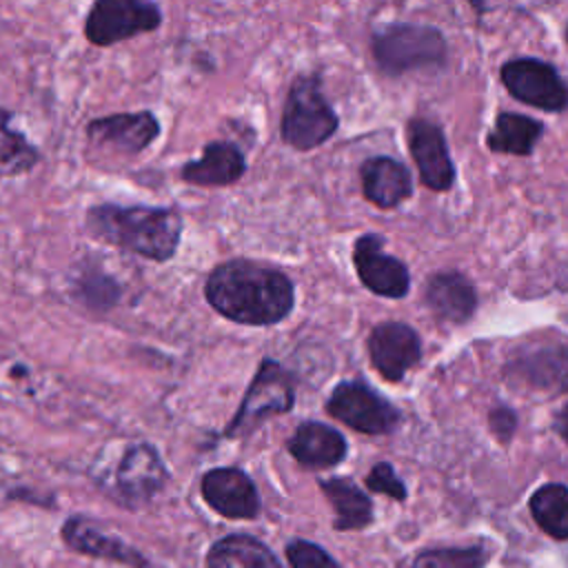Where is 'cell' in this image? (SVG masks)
Here are the masks:
<instances>
[{"instance_id":"1","label":"cell","mask_w":568,"mask_h":568,"mask_svg":"<svg viewBox=\"0 0 568 568\" xmlns=\"http://www.w3.org/2000/svg\"><path fill=\"white\" fill-rule=\"evenodd\" d=\"M204 297L215 313L235 324L273 326L291 315L295 286L280 268L237 257L209 273Z\"/></svg>"},{"instance_id":"2","label":"cell","mask_w":568,"mask_h":568,"mask_svg":"<svg viewBox=\"0 0 568 568\" xmlns=\"http://www.w3.org/2000/svg\"><path fill=\"white\" fill-rule=\"evenodd\" d=\"M87 233L109 246L151 262H169L180 246L184 220L173 206L95 204L84 215Z\"/></svg>"},{"instance_id":"3","label":"cell","mask_w":568,"mask_h":568,"mask_svg":"<svg viewBox=\"0 0 568 568\" xmlns=\"http://www.w3.org/2000/svg\"><path fill=\"white\" fill-rule=\"evenodd\" d=\"M373 60L382 73L397 78L410 71L442 69L446 64V38L437 27L417 22H388L371 36Z\"/></svg>"},{"instance_id":"4","label":"cell","mask_w":568,"mask_h":568,"mask_svg":"<svg viewBox=\"0 0 568 568\" xmlns=\"http://www.w3.org/2000/svg\"><path fill=\"white\" fill-rule=\"evenodd\" d=\"M339 126V115L322 91L320 73L297 75L286 93L280 138L295 151L322 146Z\"/></svg>"},{"instance_id":"5","label":"cell","mask_w":568,"mask_h":568,"mask_svg":"<svg viewBox=\"0 0 568 568\" xmlns=\"http://www.w3.org/2000/svg\"><path fill=\"white\" fill-rule=\"evenodd\" d=\"M169 470L149 442H133L122 448L111 468L95 475L100 488L126 508L149 504L166 484Z\"/></svg>"},{"instance_id":"6","label":"cell","mask_w":568,"mask_h":568,"mask_svg":"<svg viewBox=\"0 0 568 568\" xmlns=\"http://www.w3.org/2000/svg\"><path fill=\"white\" fill-rule=\"evenodd\" d=\"M295 406V379L273 357H264L222 437L242 439L255 433L264 419L284 415Z\"/></svg>"},{"instance_id":"7","label":"cell","mask_w":568,"mask_h":568,"mask_svg":"<svg viewBox=\"0 0 568 568\" xmlns=\"http://www.w3.org/2000/svg\"><path fill=\"white\" fill-rule=\"evenodd\" d=\"M326 413L364 435H388L402 422L399 408L364 379L335 384L326 399Z\"/></svg>"},{"instance_id":"8","label":"cell","mask_w":568,"mask_h":568,"mask_svg":"<svg viewBox=\"0 0 568 568\" xmlns=\"http://www.w3.org/2000/svg\"><path fill=\"white\" fill-rule=\"evenodd\" d=\"M162 24V9L144 0H98L84 18V38L95 47H111Z\"/></svg>"},{"instance_id":"9","label":"cell","mask_w":568,"mask_h":568,"mask_svg":"<svg viewBox=\"0 0 568 568\" xmlns=\"http://www.w3.org/2000/svg\"><path fill=\"white\" fill-rule=\"evenodd\" d=\"M353 264L366 291L388 300H402L410 291V271L395 255L384 253V235L368 231L353 244Z\"/></svg>"},{"instance_id":"10","label":"cell","mask_w":568,"mask_h":568,"mask_svg":"<svg viewBox=\"0 0 568 568\" xmlns=\"http://www.w3.org/2000/svg\"><path fill=\"white\" fill-rule=\"evenodd\" d=\"M501 82L508 93L544 111H564L568 106V87L559 73L535 58H515L501 67Z\"/></svg>"},{"instance_id":"11","label":"cell","mask_w":568,"mask_h":568,"mask_svg":"<svg viewBox=\"0 0 568 568\" xmlns=\"http://www.w3.org/2000/svg\"><path fill=\"white\" fill-rule=\"evenodd\" d=\"M368 359L386 382H402L422 359V339L417 331L399 320L375 324L366 339Z\"/></svg>"},{"instance_id":"12","label":"cell","mask_w":568,"mask_h":568,"mask_svg":"<svg viewBox=\"0 0 568 568\" xmlns=\"http://www.w3.org/2000/svg\"><path fill=\"white\" fill-rule=\"evenodd\" d=\"M406 140L419 180L430 191H448L455 182V164L439 124L426 118H413L406 124Z\"/></svg>"},{"instance_id":"13","label":"cell","mask_w":568,"mask_h":568,"mask_svg":"<svg viewBox=\"0 0 568 568\" xmlns=\"http://www.w3.org/2000/svg\"><path fill=\"white\" fill-rule=\"evenodd\" d=\"M200 493L226 519H255L260 513V493L242 468L220 466L206 470L200 479Z\"/></svg>"},{"instance_id":"14","label":"cell","mask_w":568,"mask_h":568,"mask_svg":"<svg viewBox=\"0 0 568 568\" xmlns=\"http://www.w3.org/2000/svg\"><path fill=\"white\" fill-rule=\"evenodd\" d=\"M160 135V122L151 111L113 113L87 124V138L95 146H106L124 155H138Z\"/></svg>"},{"instance_id":"15","label":"cell","mask_w":568,"mask_h":568,"mask_svg":"<svg viewBox=\"0 0 568 568\" xmlns=\"http://www.w3.org/2000/svg\"><path fill=\"white\" fill-rule=\"evenodd\" d=\"M62 541L67 548L80 555L89 557H100V559H111L118 564H126L131 568H151L149 561L124 539L104 532L95 521L82 515H73L62 524Z\"/></svg>"},{"instance_id":"16","label":"cell","mask_w":568,"mask_h":568,"mask_svg":"<svg viewBox=\"0 0 568 568\" xmlns=\"http://www.w3.org/2000/svg\"><path fill=\"white\" fill-rule=\"evenodd\" d=\"M286 450L300 466L308 470H324L344 462L348 444L337 428L306 419L297 424L293 435L286 439Z\"/></svg>"},{"instance_id":"17","label":"cell","mask_w":568,"mask_h":568,"mask_svg":"<svg viewBox=\"0 0 568 568\" xmlns=\"http://www.w3.org/2000/svg\"><path fill=\"white\" fill-rule=\"evenodd\" d=\"M362 193L364 197L382 209H397L413 193V178L404 162L390 155H375L362 162L359 166Z\"/></svg>"},{"instance_id":"18","label":"cell","mask_w":568,"mask_h":568,"mask_svg":"<svg viewBox=\"0 0 568 568\" xmlns=\"http://www.w3.org/2000/svg\"><path fill=\"white\" fill-rule=\"evenodd\" d=\"M246 171V160L235 142H206L197 160H189L180 169V180L195 186H229Z\"/></svg>"},{"instance_id":"19","label":"cell","mask_w":568,"mask_h":568,"mask_svg":"<svg viewBox=\"0 0 568 568\" xmlns=\"http://www.w3.org/2000/svg\"><path fill=\"white\" fill-rule=\"evenodd\" d=\"M424 304L437 320L464 324L477 308V291L459 271H439L424 286Z\"/></svg>"},{"instance_id":"20","label":"cell","mask_w":568,"mask_h":568,"mask_svg":"<svg viewBox=\"0 0 568 568\" xmlns=\"http://www.w3.org/2000/svg\"><path fill=\"white\" fill-rule=\"evenodd\" d=\"M317 486L335 513V530H359L373 521V504L353 479L326 477L320 479Z\"/></svg>"},{"instance_id":"21","label":"cell","mask_w":568,"mask_h":568,"mask_svg":"<svg viewBox=\"0 0 568 568\" xmlns=\"http://www.w3.org/2000/svg\"><path fill=\"white\" fill-rule=\"evenodd\" d=\"M206 568H282L273 550L253 535H226L209 548Z\"/></svg>"},{"instance_id":"22","label":"cell","mask_w":568,"mask_h":568,"mask_svg":"<svg viewBox=\"0 0 568 568\" xmlns=\"http://www.w3.org/2000/svg\"><path fill=\"white\" fill-rule=\"evenodd\" d=\"M517 375L539 388L568 390V346L546 344L526 355L517 357L513 364Z\"/></svg>"},{"instance_id":"23","label":"cell","mask_w":568,"mask_h":568,"mask_svg":"<svg viewBox=\"0 0 568 568\" xmlns=\"http://www.w3.org/2000/svg\"><path fill=\"white\" fill-rule=\"evenodd\" d=\"M541 133L544 126L537 120L521 113L504 111L497 115L493 131L486 135V146L493 153L530 155Z\"/></svg>"},{"instance_id":"24","label":"cell","mask_w":568,"mask_h":568,"mask_svg":"<svg viewBox=\"0 0 568 568\" xmlns=\"http://www.w3.org/2000/svg\"><path fill=\"white\" fill-rule=\"evenodd\" d=\"M537 526L552 539H568V486L544 484L528 501Z\"/></svg>"},{"instance_id":"25","label":"cell","mask_w":568,"mask_h":568,"mask_svg":"<svg viewBox=\"0 0 568 568\" xmlns=\"http://www.w3.org/2000/svg\"><path fill=\"white\" fill-rule=\"evenodd\" d=\"M40 151L16 129H11V111H2V138H0V171L4 178L22 175L36 169Z\"/></svg>"},{"instance_id":"26","label":"cell","mask_w":568,"mask_h":568,"mask_svg":"<svg viewBox=\"0 0 568 568\" xmlns=\"http://www.w3.org/2000/svg\"><path fill=\"white\" fill-rule=\"evenodd\" d=\"M75 297L91 311H109L122 297V286L100 268H84L73 282Z\"/></svg>"},{"instance_id":"27","label":"cell","mask_w":568,"mask_h":568,"mask_svg":"<svg viewBox=\"0 0 568 568\" xmlns=\"http://www.w3.org/2000/svg\"><path fill=\"white\" fill-rule=\"evenodd\" d=\"M486 552L473 548H433L415 557L410 568H484Z\"/></svg>"},{"instance_id":"28","label":"cell","mask_w":568,"mask_h":568,"mask_svg":"<svg viewBox=\"0 0 568 568\" xmlns=\"http://www.w3.org/2000/svg\"><path fill=\"white\" fill-rule=\"evenodd\" d=\"M291 568H342L322 546L308 539H293L286 546Z\"/></svg>"},{"instance_id":"29","label":"cell","mask_w":568,"mask_h":568,"mask_svg":"<svg viewBox=\"0 0 568 568\" xmlns=\"http://www.w3.org/2000/svg\"><path fill=\"white\" fill-rule=\"evenodd\" d=\"M366 488L373 490V493H379V495H386L395 501H404L408 497V490L404 486V481L399 479V475L395 473L393 464L388 462H377L368 475H366Z\"/></svg>"},{"instance_id":"30","label":"cell","mask_w":568,"mask_h":568,"mask_svg":"<svg viewBox=\"0 0 568 568\" xmlns=\"http://www.w3.org/2000/svg\"><path fill=\"white\" fill-rule=\"evenodd\" d=\"M488 426L501 444H508L510 437L515 435V428H517V415L508 406H495L488 413Z\"/></svg>"},{"instance_id":"31","label":"cell","mask_w":568,"mask_h":568,"mask_svg":"<svg viewBox=\"0 0 568 568\" xmlns=\"http://www.w3.org/2000/svg\"><path fill=\"white\" fill-rule=\"evenodd\" d=\"M555 428H557V433L566 439V444H568V404L559 410V415H557V419H555Z\"/></svg>"},{"instance_id":"32","label":"cell","mask_w":568,"mask_h":568,"mask_svg":"<svg viewBox=\"0 0 568 568\" xmlns=\"http://www.w3.org/2000/svg\"><path fill=\"white\" fill-rule=\"evenodd\" d=\"M566 36H568V31H566Z\"/></svg>"}]
</instances>
